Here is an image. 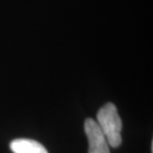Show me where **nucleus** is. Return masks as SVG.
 Here are the masks:
<instances>
[{
	"instance_id": "f257e3e1",
	"label": "nucleus",
	"mask_w": 153,
	"mask_h": 153,
	"mask_svg": "<svg viewBox=\"0 0 153 153\" xmlns=\"http://www.w3.org/2000/svg\"><path fill=\"white\" fill-rule=\"evenodd\" d=\"M96 121L105 134L108 145L114 148L118 147L122 142V121L116 106L112 102L105 103L97 112Z\"/></svg>"
},
{
	"instance_id": "f03ea898",
	"label": "nucleus",
	"mask_w": 153,
	"mask_h": 153,
	"mask_svg": "<svg viewBox=\"0 0 153 153\" xmlns=\"http://www.w3.org/2000/svg\"><path fill=\"white\" fill-rule=\"evenodd\" d=\"M85 132L88 141V153H111L108 140L96 120L93 118L85 119Z\"/></svg>"
},
{
	"instance_id": "7ed1b4c3",
	"label": "nucleus",
	"mask_w": 153,
	"mask_h": 153,
	"mask_svg": "<svg viewBox=\"0 0 153 153\" xmlns=\"http://www.w3.org/2000/svg\"><path fill=\"white\" fill-rule=\"evenodd\" d=\"M10 149L13 153H48L40 142L27 138H18L11 141Z\"/></svg>"
}]
</instances>
